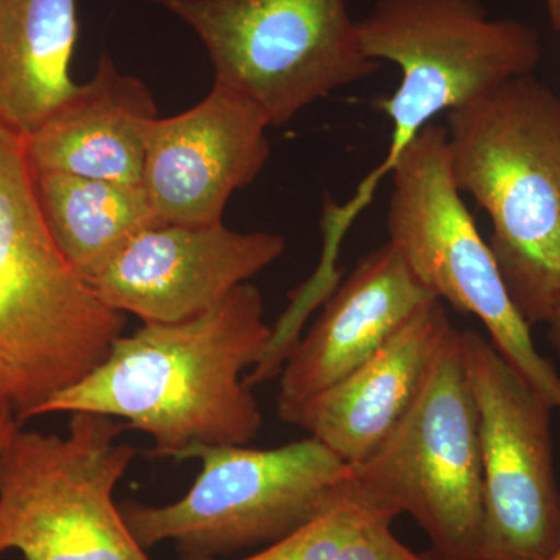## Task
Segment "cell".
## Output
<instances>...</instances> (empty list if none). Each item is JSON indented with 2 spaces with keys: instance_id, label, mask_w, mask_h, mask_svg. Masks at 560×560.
I'll list each match as a JSON object with an SVG mask.
<instances>
[{
  "instance_id": "obj_20",
  "label": "cell",
  "mask_w": 560,
  "mask_h": 560,
  "mask_svg": "<svg viewBox=\"0 0 560 560\" xmlns=\"http://www.w3.org/2000/svg\"><path fill=\"white\" fill-rule=\"evenodd\" d=\"M18 423L14 420V412L11 408L0 411V448L5 444V441L9 440L10 434L13 433Z\"/></svg>"
},
{
  "instance_id": "obj_4",
  "label": "cell",
  "mask_w": 560,
  "mask_h": 560,
  "mask_svg": "<svg viewBox=\"0 0 560 560\" xmlns=\"http://www.w3.org/2000/svg\"><path fill=\"white\" fill-rule=\"evenodd\" d=\"M361 49L372 61L400 69V84L381 109L393 121L388 153L341 212L368 208L404 151L441 113L492 88L533 75L541 61L539 32L515 20H493L480 0H375L357 21Z\"/></svg>"
},
{
  "instance_id": "obj_16",
  "label": "cell",
  "mask_w": 560,
  "mask_h": 560,
  "mask_svg": "<svg viewBox=\"0 0 560 560\" xmlns=\"http://www.w3.org/2000/svg\"><path fill=\"white\" fill-rule=\"evenodd\" d=\"M75 0H0V119L28 136L79 91Z\"/></svg>"
},
{
  "instance_id": "obj_3",
  "label": "cell",
  "mask_w": 560,
  "mask_h": 560,
  "mask_svg": "<svg viewBox=\"0 0 560 560\" xmlns=\"http://www.w3.org/2000/svg\"><path fill=\"white\" fill-rule=\"evenodd\" d=\"M125 323L62 256L24 136L0 119V371L16 418L91 374Z\"/></svg>"
},
{
  "instance_id": "obj_8",
  "label": "cell",
  "mask_w": 560,
  "mask_h": 560,
  "mask_svg": "<svg viewBox=\"0 0 560 560\" xmlns=\"http://www.w3.org/2000/svg\"><path fill=\"white\" fill-rule=\"evenodd\" d=\"M390 176L388 243L436 300L480 320L512 370L560 410V375L534 345L530 326L460 198L445 127L427 125Z\"/></svg>"
},
{
  "instance_id": "obj_21",
  "label": "cell",
  "mask_w": 560,
  "mask_h": 560,
  "mask_svg": "<svg viewBox=\"0 0 560 560\" xmlns=\"http://www.w3.org/2000/svg\"><path fill=\"white\" fill-rule=\"evenodd\" d=\"M547 10L552 27L560 33V0H547Z\"/></svg>"
},
{
  "instance_id": "obj_15",
  "label": "cell",
  "mask_w": 560,
  "mask_h": 560,
  "mask_svg": "<svg viewBox=\"0 0 560 560\" xmlns=\"http://www.w3.org/2000/svg\"><path fill=\"white\" fill-rule=\"evenodd\" d=\"M154 119L149 88L102 57L94 77L24 136L25 151L35 173L142 184Z\"/></svg>"
},
{
  "instance_id": "obj_10",
  "label": "cell",
  "mask_w": 560,
  "mask_h": 560,
  "mask_svg": "<svg viewBox=\"0 0 560 560\" xmlns=\"http://www.w3.org/2000/svg\"><path fill=\"white\" fill-rule=\"evenodd\" d=\"M460 350L480 427L481 560H550L560 550L556 408L478 331L460 330Z\"/></svg>"
},
{
  "instance_id": "obj_22",
  "label": "cell",
  "mask_w": 560,
  "mask_h": 560,
  "mask_svg": "<svg viewBox=\"0 0 560 560\" xmlns=\"http://www.w3.org/2000/svg\"><path fill=\"white\" fill-rule=\"evenodd\" d=\"M10 407L9 393H7L5 381H3L2 371H0V411Z\"/></svg>"
},
{
  "instance_id": "obj_17",
  "label": "cell",
  "mask_w": 560,
  "mask_h": 560,
  "mask_svg": "<svg viewBox=\"0 0 560 560\" xmlns=\"http://www.w3.org/2000/svg\"><path fill=\"white\" fill-rule=\"evenodd\" d=\"M35 187L58 248L84 279L140 231L161 223L142 184L35 173Z\"/></svg>"
},
{
  "instance_id": "obj_1",
  "label": "cell",
  "mask_w": 560,
  "mask_h": 560,
  "mask_svg": "<svg viewBox=\"0 0 560 560\" xmlns=\"http://www.w3.org/2000/svg\"><path fill=\"white\" fill-rule=\"evenodd\" d=\"M271 334L260 290L242 283L195 318L121 334L91 374L44 401L33 418L120 419L149 434L151 453L162 458L175 459L191 445H248L264 416L245 371L259 363Z\"/></svg>"
},
{
  "instance_id": "obj_9",
  "label": "cell",
  "mask_w": 560,
  "mask_h": 560,
  "mask_svg": "<svg viewBox=\"0 0 560 560\" xmlns=\"http://www.w3.org/2000/svg\"><path fill=\"white\" fill-rule=\"evenodd\" d=\"M205 44L215 84L280 127L381 69L361 49L346 0H149Z\"/></svg>"
},
{
  "instance_id": "obj_5",
  "label": "cell",
  "mask_w": 560,
  "mask_h": 560,
  "mask_svg": "<svg viewBox=\"0 0 560 560\" xmlns=\"http://www.w3.org/2000/svg\"><path fill=\"white\" fill-rule=\"evenodd\" d=\"M345 499L394 518L411 515L438 560H481L480 427L460 330L453 327L429 377L382 444L348 466Z\"/></svg>"
},
{
  "instance_id": "obj_7",
  "label": "cell",
  "mask_w": 560,
  "mask_h": 560,
  "mask_svg": "<svg viewBox=\"0 0 560 560\" xmlns=\"http://www.w3.org/2000/svg\"><path fill=\"white\" fill-rule=\"evenodd\" d=\"M124 430L95 412H73L66 436L13 430L0 448V556L151 560L114 501L138 455Z\"/></svg>"
},
{
  "instance_id": "obj_23",
  "label": "cell",
  "mask_w": 560,
  "mask_h": 560,
  "mask_svg": "<svg viewBox=\"0 0 560 560\" xmlns=\"http://www.w3.org/2000/svg\"><path fill=\"white\" fill-rule=\"evenodd\" d=\"M550 560H560V550Z\"/></svg>"
},
{
  "instance_id": "obj_2",
  "label": "cell",
  "mask_w": 560,
  "mask_h": 560,
  "mask_svg": "<svg viewBox=\"0 0 560 560\" xmlns=\"http://www.w3.org/2000/svg\"><path fill=\"white\" fill-rule=\"evenodd\" d=\"M453 179L492 221L490 249L529 326L560 298V98L518 77L447 113Z\"/></svg>"
},
{
  "instance_id": "obj_18",
  "label": "cell",
  "mask_w": 560,
  "mask_h": 560,
  "mask_svg": "<svg viewBox=\"0 0 560 560\" xmlns=\"http://www.w3.org/2000/svg\"><path fill=\"white\" fill-rule=\"evenodd\" d=\"M393 522L382 512L341 499L289 536L241 560H438L407 547L394 534Z\"/></svg>"
},
{
  "instance_id": "obj_13",
  "label": "cell",
  "mask_w": 560,
  "mask_h": 560,
  "mask_svg": "<svg viewBox=\"0 0 560 560\" xmlns=\"http://www.w3.org/2000/svg\"><path fill=\"white\" fill-rule=\"evenodd\" d=\"M433 300L390 243L371 250L324 302L318 320L291 350L280 371L278 411L342 381Z\"/></svg>"
},
{
  "instance_id": "obj_19",
  "label": "cell",
  "mask_w": 560,
  "mask_h": 560,
  "mask_svg": "<svg viewBox=\"0 0 560 560\" xmlns=\"http://www.w3.org/2000/svg\"><path fill=\"white\" fill-rule=\"evenodd\" d=\"M547 326L548 341H550L556 355H558L560 360V298L559 301L556 302L555 308H552L550 319L547 320Z\"/></svg>"
},
{
  "instance_id": "obj_14",
  "label": "cell",
  "mask_w": 560,
  "mask_h": 560,
  "mask_svg": "<svg viewBox=\"0 0 560 560\" xmlns=\"http://www.w3.org/2000/svg\"><path fill=\"white\" fill-rule=\"evenodd\" d=\"M453 329L447 308L420 307L370 360L318 396L279 412L348 466L368 458L404 418Z\"/></svg>"
},
{
  "instance_id": "obj_12",
  "label": "cell",
  "mask_w": 560,
  "mask_h": 560,
  "mask_svg": "<svg viewBox=\"0 0 560 560\" xmlns=\"http://www.w3.org/2000/svg\"><path fill=\"white\" fill-rule=\"evenodd\" d=\"M270 124L253 103L215 84L194 108L153 120L142 186L161 223H223L234 191L248 187L271 154Z\"/></svg>"
},
{
  "instance_id": "obj_11",
  "label": "cell",
  "mask_w": 560,
  "mask_h": 560,
  "mask_svg": "<svg viewBox=\"0 0 560 560\" xmlns=\"http://www.w3.org/2000/svg\"><path fill=\"white\" fill-rule=\"evenodd\" d=\"M285 248V238L271 232L160 223L136 234L86 280L114 311L143 324L180 323L219 305Z\"/></svg>"
},
{
  "instance_id": "obj_6",
  "label": "cell",
  "mask_w": 560,
  "mask_h": 560,
  "mask_svg": "<svg viewBox=\"0 0 560 560\" xmlns=\"http://www.w3.org/2000/svg\"><path fill=\"white\" fill-rule=\"evenodd\" d=\"M190 459L200 474L175 503L120 506L145 550L171 541L180 558L219 559L275 544L345 497L348 464L311 436L271 448L191 445L175 456Z\"/></svg>"
}]
</instances>
